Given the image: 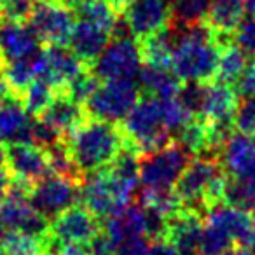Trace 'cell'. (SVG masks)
Instances as JSON below:
<instances>
[{
	"label": "cell",
	"instance_id": "6da1fadb",
	"mask_svg": "<svg viewBox=\"0 0 255 255\" xmlns=\"http://www.w3.org/2000/svg\"><path fill=\"white\" fill-rule=\"evenodd\" d=\"M63 147L79 177L96 173L112 164L124 147L119 124L86 117L63 138Z\"/></svg>",
	"mask_w": 255,
	"mask_h": 255
},
{
	"label": "cell",
	"instance_id": "7a4b0ae2",
	"mask_svg": "<svg viewBox=\"0 0 255 255\" xmlns=\"http://www.w3.org/2000/svg\"><path fill=\"white\" fill-rule=\"evenodd\" d=\"M171 70L182 82H212L215 79L220 40L205 21L189 26H173ZM229 40V39H227Z\"/></svg>",
	"mask_w": 255,
	"mask_h": 255
},
{
	"label": "cell",
	"instance_id": "3957f363",
	"mask_svg": "<svg viewBox=\"0 0 255 255\" xmlns=\"http://www.w3.org/2000/svg\"><path fill=\"white\" fill-rule=\"evenodd\" d=\"M119 128L124 136V145L131 147L140 156L163 149L173 140V135L163 124L159 100L150 95L136 100L131 110L121 121Z\"/></svg>",
	"mask_w": 255,
	"mask_h": 255
},
{
	"label": "cell",
	"instance_id": "277c9868",
	"mask_svg": "<svg viewBox=\"0 0 255 255\" xmlns=\"http://www.w3.org/2000/svg\"><path fill=\"white\" fill-rule=\"evenodd\" d=\"M191 161V156L171 140L163 149L140 156L138 184L142 191H170Z\"/></svg>",
	"mask_w": 255,
	"mask_h": 255
},
{
	"label": "cell",
	"instance_id": "5b68a950",
	"mask_svg": "<svg viewBox=\"0 0 255 255\" xmlns=\"http://www.w3.org/2000/svg\"><path fill=\"white\" fill-rule=\"evenodd\" d=\"M133 192L135 191L128 189L110 177L105 170H102L82 178L79 201H82V206L96 219H109L110 215L129 205Z\"/></svg>",
	"mask_w": 255,
	"mask_h": 255
},
{
	"label": "cell",
	"instance_id": "8992f818",
	"mask_svg": "<svg viewBox=\"0 0 255 255\" xmlns=\"http://www.w3.org/2000/svg\"><path fill=\"white\" fill-rule=\"evenodd\" d=\"M140 98V91L133 81H103L84 103L89 119L121 123Z\"/></svg>",
	"mask_w": 255,
	"mask_h": 255
},
{
	"label": "cell",
	"instance_id": "52a82bcc",
	"mask_svg": "<svg viewBox=\"0 0 255 255\" xmlns=\"http://www.w3.org/2000/svg\"><path fill=\"white\" fill-rule=\"evenodd\" d=\"M142 67V54L135 39L129 35L112 37L107 47L93 61V74L98 81H133Z\"/></svg>",
	"mask_w": 255,
	"mask_h": 255
},
{
	"label": "cell",
	"instance_id": "ba28073f",
	"mask_svg": "<svg viewBox=\"0 0 255 255\" xmlns=\"http://www.w3.org/2000/svg\"><path fill=\"white\" fill-rule=\"evenodd\" d=\"M224 173L215 154H201L187 163L184 171L173 185V192L177 194L182 208L194 210L203 215V199L208 191L210 184Z\"/></svg>",
	"mask_w": 255,
	"mask_h": 255
},
{
	"label": "cell",
	"instance_id": "9c48e42d",
	"mask_svg": "<svg viewBox=\"0 0 255 255\" xmlns=\"http://www.w3.org/2000/svg\"><path fill=\"white\" fill-rule=\"evenodd\" d=\"M28 191V187L11 180L7 196L0 203V227L4 231H19L44 240L49 233L51 220L30 205Z\"/></svg>",
	"mask_w": 255,
	"mask_h": 255
},
{
	"label": "cell",
	"instance_id": "30bf717a",
	"mask_svg": "<svg viewBox=\"0 0 255 255\" xmlns=\"http://www.w3.org/2000/svg\"><path fill=\"white\" fill-rule=\"evenodd\" d=\"M81 182L74 177L47 173L30 187L28 201L40 215L51 220L79 201Z\"/></svg>",
	"mask_w": 255,
	"mask_h": 255
},
{
	"label": "cell",
	"instance_id": "8fae6325",
	"mask_svg": "<svg viewBox=\"0 0 255 255\" xmlns=\"http://www.w3.org/2000/svg\"><path fill=\"white\" fill-rule=\"evenodd\" d=\"M74 23L72 9L58 0H37L28 18L32 32L47 46H67Z\"/></svg>",
	"mask_w": 255,
	"mask_h": 255
},
{
	"label": "cell",
	"instance_id": "7c38bea8",
	"mask_svg": "<svg viewBox=\"0 0 255 255\" xmlns=\"http://www.w3.org/2000/svg\"><path fill=\"white\" fill-rule=\"evenodd\" d=\"M35 79L47 82L54 91H63L65 86L81 74L84 65L67 46H47L32 56Z\"/></svg>",
	"mask_w": 255,
	"mask_h": 255
},
{
	"label": "cell",
	"instance_id": "4fadbf2b",
	"mask_svg": "<svg viewBox=\"0 0 255 255\" xmlns=\"http://www.w3.org/2000/svg\"><path fill=\"white\" fill-rule=\"evenodd\" d=\"M5 170L12 182L30 189L51 173L47 150L35 143H9L5 145Z\"/></svg>",
	"mask_w": 255,
	"mask_h": 255
},
{
	"label": "cell",
	"instance_id": "5bb4252c",
	"mask_svg": "<svg viewBox=\"0 0 255 255\" xmlns=\"http://www.w3.org/2000/svg\"><path fill=\"white\" fill-rule=\"evenodd\" d=\"M100 222L82 205H72L58 213L49 222L47 236L61 245H81L84 247L91 238L100 233Z\"/></svg>",
	"mask_w": 255,
	"mask_h": 255
},
{
	"label": "cell",
	"instance_id": "9a60e30c",
	"mask_svg": "<svg viewBox=\"0 0 255 255\" xmlns=\"http://www.w3.org/2000/svg\"><path fill=\"white\" fill-rule=\"evenodd\" d=\"M123 23L131 39L143 40L170 26L171 9L164 0H133L123 11Z\"/></svg>",
	"mask_w": 255,
	"mask_h": 255
},
{
	"label": "cell",
	"instance_id": "2e32d148",
	"mask_svg": "<svg viewBox=\"0 0 255 255\" xmlns=\"http://www.w3.org/2000/svg\"><path fill=\"white\" fill-rule=\"evenodd\" d=\"M203 220L220 227L231 238L234 247L250 248L255 241V213L252 210L220 203L206 210Z\"/></svg>",
	"mask_w": 255,
	"mask_h": 255
},
{
	"label": "cell",
	"instance_id": "e0dca14e",
	"mask_svg": "<svg viewBox=\"0 0 255 255\" xmlns=\"http://www.w3.org/2000/svg\"><path fill=\"white\" fill-rule=\"evenodd\" d=\"M203 231V215L194 210L182 208L166 220L164 240L180 255H199V238Z\"/></svg>",
	"mask_w": 255,
	"mask_h": 255
},
{
	"label": "cell",
	"instance_id": "ac0fdd59",
	"mask_svg": "<svg viewBox=\"0 0 255 255\" xmlns=\"http://www.w3.org/2000/svg\"><path fill=\"white\" fill-rule=\"evenodd\" d=\"M224 173L241 178L255 173V136L234 131L217 154Z\"/></svg>",
	"mask_w": 255,
	"mask_h": 255
},
{
	"label": "cell",
	"instance_id": "d6986e66",
	"mask_svg": "<svg viewBox=\"0 0 255 255\" xmlns=\"http://www.w3.org/2000/svg\"><path fill=\"white\" fill-rule=\"evenodd\" d=\"M238 103L240 96L234 86L220 81L206 82L199 112L194 117H199L205 123H233Z\"/></svg>",
	"mask_w": 255,
	"mask_h": 255
},
{
	"label": "cell",
	"instance_id": "ffe728a7",
	"mask_svg": "<svg viewBox=\"0 0 255 255\" xmlns=\"http://www.w3.org/2000/svg\"><path fill=\"white\" fill-rule=\"evenodd\" d=\"M32 121L18 96L0 103V145L32 143Z\"/></svg>",
	"mask_w": 255,
	"mask_h": 255
},
{
	"label": "cell",
	"instance_id": "44dd1931",
	"mask_svg": "<svg viewBox=\"0 0 255 255\" xmlns=\"http://www.w3.org/2000/svg\"><path fill=\"white\" fill-rule=\"evenodd\" d=\"M39 51V39L28 25L0 19V56L2 61L30 58Z\"/></svg>",
	"mask_w": 255,
	"mask_h": 255
},
{
	"label": "cell",
	"instance_id": "7402d4cb",
	"mask_svg": "<svg viewBox=\"0 0 255 255\" xmlns=\"http://www.w3.org/2000/svg\"><path fill=\"white\" fill-rule=\"evenodd\" d=\"M110 39L112 37H110L109 32L79 19L77 23H74L67 46L82 63L91 67L93 61L102 54V51L110 42Z\"/></svg>",
	"mask_w": 255,
	"mask_h": 255
},
{
	"label": "cell",
	"instance_id": "603a6c76",
	"mask_svg": "<svg viewBox=\"0 0 255 255\" xmlns=\"http://www.w3.org/2000/svg\"><path fill=\"white\" fill-rule=\"evenodd\" d=\"M86 117L88 116L84 112V107L68 98L65 95V91H56V95H54L53 102L49 103V107L39 117H35V119L42 121L44 124L53 128L58 135L65 138Z\"/></svg>",
	"mask_w": 255,
	"mask_h": 255
},
{
	"label": "cell",
	"instance_id": "cb8c5ba5",
	"mask_svg": "<svg viewBox=\"0 0 255 255\" xmlns=\"http://www.w3.org/2000/svg\"><path fill=\"white\" fill-rule=\"evenodd\" d=\"M103 229H105L103 233L114 241V245L128 238L145 236V210L140 203H135V205L129 203L123 210L105 219Z\"/></svg>",
	"mask_w": 255,
	"mask_h": 255
},
{
	"label": "cell",
	"instance_id": "d4e9b609",
	"mask_svg": "<svg viewBox=\"0 0 255 255\" xmlns=\"http://www.w3.org/2000/svg\"><path fill=\"white\" fill-rule=\"evenodd\" d=\"M243 0H210L205 23L219 39H231L245 18Z\"/></svg>",
	"mask_w": 255,
	"mask_h": 255
},
{
	"label": "cell",
	"instance_id": "484cf974",
	"mask_svg": "<svg viewBox=\"0 0 255 255\" xmlns=\"http://www.w3.org/2000/svg\"><path fill=\"white\" fill-rule=\"evenodd\" d=\"M138 81L145 95H150L157 100L175 98L182 88V81L173 74L171 68L152 67V65L140 67Z\"/></svg>",
	"mask_w": 255,
	"mask_h": 255
},
{
	"label": "cell",
	"instance_id": "4316f807",
	"mask_svg": "<svg viewBox=\"0 0 255 255\" xmlns=\"http://www.w3.org/2000/svg\"><path fill=\"white\" fill-rule=\"evenodd\" d=\"M143 65L171 68V53H173V30L171 26L159 30L145 37L138 44Z\"/></svg>",
	"mask_w": 255,
	"mask_h": 255
},
{
	"label": "cell",
	"instance_id": "83f0119b",
	"mask_svg": "<svg viewBox=\"0 0 255 255\" xmlns=\"http://www.w3.org/2000/svg\"><path fill=\"white\" fill-rule=\"evenodd\" d=\"M250 65L248 56L233 42V39L226 40L220 46L219 61H217V72L213 81L226 82V84L234 86L238 79L243 75L247 67Z\"/></svg>",
	"mask_w": 255,
	"mask_h": 255
},
{
	"label": "cell",
	"instance_id": "f1b7e54d",
	"mask_svg": "<svg viewBox=\"0 0 255 255\" xmlns=\"http://www.w3.org/2000/svg\"><path fill=\"white\" fill-rule=\"evenodd\" d=\"M175 142L189 154V156H201L210 154L208 149V124L199 117L192 116L184 126L178 129Z\"/></svg>",
	"mask_w": 255,
	"mask_h": 255
},
{
	"label": "cell",
	"instance_id": "f546056e",
	"mask_svg": "<svg viewBox=\"0 0 255 255\" xmlns=\"http://www.w3.org/2000/svg\"><path fill=\"white\" fill-rule=\"evenodd\" d=\"M75 11H77L79 19L105 30V32L110 33V37L119 25V12L107 0H89L86 4L79 5Z\"/></svg>",
	"mask_w": 255,
	"mask_h": 255
},
{
	"label": "cell",
	"instance_id": "4dcf8cb0",
	"mask_svg": "<svg viewBox=\"0 0 255 255\" xmlns=\"http://www.w3.org/2000/svg\"><path fill=\"white\" fill-rule=\"evenodd\" d=\"M0 75L4 77L5 84L9 86L14 96H21L23 91L30 86V82L35 81V68H33L32 56L21 58V60L2 61Z\"/></svg>",
	"mask_w": 255,
	"mask_h": 255
},
{
	"label": "cell",
	"instance_id": "1f68e13d",
	"mask_svg": "<svg viewBox=\"0 0 255 255\" xmlns=\"http://www.w3.org/2000/svg\"><path fill=\"white\" fill-rule=\"evenodd\" d=\"M0 255H44V240L19 231H4Z\"/></svg>",
	"mask_w": 255,
	"mask_h": 255
},
{
	"label": "cell",
	"instance_id": "d6a6232c",
	"mask_svg": "<svg viewBox=\"0 0 255 255\" xmlns=\"http://www.w3.org/2000/svg\"><path fill=\"white\" fill-rule=\"evenodd\" d=\"M210 7V0H177L171 9V25L189 26L196 23H203L206 19V12Z\"/></svg>",
	"mask_w": 255,
	"mask_h": 255
},
{
	"label": "cell",
	"instance_id": "836d02e7",
	"mask_svg": "<svg viewBox=\"0 0 255 255\" xmlns=\"http://www.w3.org/2000/svg\"><path fill=\"white\" fill-rule=\"evenodd\" d=\"M54 95H56V91L47 82L37 79V81L30 82V86L19 96V100H21L23 107H25V110L30 116L39 117L49 107V103L53 102Z\"/></svg>",
	"mask_w": 255,
	"mask_h": 255
},
{
	"label": "cell",
	"instance_id": "e575fe53",
	"mask_svg": "<svg viewBox=\"0 0 255 255\" xmlns=\"http://www.w3.org/2000/svg\"><path fill=\"white\" fill-rule=\"evenodd\" d=\"M233 247L234 243L231 241V238L220 227L203 220V231H201V238H199V250H198L199 255H220Z\"/></svg>",
	"mask_w": 255,
	"mask_h": 255
},
{
	"label": "cell",
	"instance_id": "d590c367",
	"mask_svg": "<svg viewBox=\"0 0 255 255\" xmlns=\"http://www.w3.org/2000/svg\"><path fill=\"white\" fill-rule=\"evenodd\" d=\"M100 81L95 74L91 72V68H84L79 75H75L67 86H65V95L70 100H74L79 105H84L88 102V98L93 95L96 88H98Z\"/></svg>",
	"mask_w": 255,
	"mask_h": 255
},
{
	"label": "cell",
	"instance_id": "8d00e7d4",
	"mask_svg": "<svg viewBox=\"0 0 255 255\" xmlns=\"http://www.w3.org/2000/svg\"><path fill=\"white\" fill-rule=\"evenodd\" d=\"M159 107H161L163 124L170 133L178 131V129H180V128L192 117L191 114H189V110L184 107V103L180 102L178 96H175V98L159 100Z\"/></svg>",
	"mask_w": 255,
	"mask_h": 255
},
{
	"label": "cell",
	"instance_id": "74e56055",
	"mask_svg": "<svg viewBox=\"0 0 255 255\" xmlns=\"http://www.w3.org/2000/svg\"><path fill=\"white\" fill-rule=\"evenodd\" d=\"M234 131L255 136V95L243 96L240 100L233 119Z\"/></svg>",
	"mask_w": 255,
	"mask_h": 255
},
{
	"label": "cell",
	"instance_id": "f35d334b",
	"mask_svg": "<svg viewBox=\"0 0 255 255\" xmlns=\"http://www.w3.org/2000/svg\"><path fill=\"white\" fill-rule=\"evenodd\" d=\"M37 0H2L0 19L14 23H26Z\"/></svg>",
	"mask_w": 255,
	"mask_h": 255
},
{
	"label": "cell",
	"instance_id": "ab89813d",
	"mask_svg": "<svg viewBox=\"0 0 255 255\" xmlns=\"http://www.w3.org/2000/svg\"><path fill=\"white\" fill-rule=\"evenodd\" d=\"M231 39L247 56L255 58V16L243 18Z\"/></svg>",
	"mask_w": 255,
	"mask_h": 255
},
{
	"label": "cell",
	"instance_id": "60d3db41",
	"mask_svg": "<svg viewBox=\"0 0 255 255\" xmlns=\"http://www.w3.org/2000/svg\"><path fill=\"white\" fill-rule=\"evenodd\" d=\"M150 247V241L145 236L128 238L116 245L114 255H147Z\"/></svg>",
	"mask_w": 255,
	"mask_h": 255
},
{
	"label": "cell",
	"instance_id": "b9f144b4",
	"mask_svg": "<svg viewBox=\"0 0 255 255\" xmlns=\"http://www.w3.org/2000/svg\"><path fill=\"white\" fill-rule=\"evenodd\" d=\"M114 250H116V245L103 231H100L95 238H91L84 245L86 255H114Z\"/></svg>",
	"mask_w": 255,
	"mask_h": 255
},
{
	"label": "cell",
	"instance_id": "7bdbcfd3",
	"mask_svg": "<svg viewBox=\"0 0 255 255\" xmlns=\"http://www.w3.org/2000/svg\"><path fill=\"white\" fill-rule=\"evenodd\" d=\"M147 255H180V254H178V252L175 250L164 238H161V240L150 241V247H149Z\"/></svg>",
	"mask_w": 255,
	"mask_h": 255
},
{
	"label": "cell",
	"instance_id": "ee69618b",
	"mask_svg": "<svg viewBox=\"0 0 255 255\" xmlns=\"http://www.w3.org/2000/svg\"><path fill=\"white\" fill-rule=\"evenodd\" d=\"M11 96H14L11 93V89H9V86L5 84V81H4V77L0 75V103H4L5 100H9Z\"/></svg>",
	"mask_w": 255,
	"mask_h": 255
},
{
	"label": "cell",
	"instance_id": "f6af8a7d",
	"mask_svg": "<svg viewBox=\"0 0 255 255\" xmlns=\"http://www.w3.org/2000/svg\"><path fill=\"white\" fill-rule=\"evenodd\" d=\"M107 2H109V4L112 5V7L116 9L117 12H123L124 9L128 7V5L131 4L133 0H107Z\"/></svg>",
	"mask_w": 255,
	"mask_h": 255
},
{
	"label": "cell",
	"instance_id": "bcb514c9",
	"mask_svg": "<svg viewBox=\"0 0 255 255\" xmlns=\"http://www.w3.org/2000/svg\"><path fill=\"white\" fill-rule=\"evenodd\" d=\"M220 255H252V254H250V250H248V248L233 247V248H229V250L224 252V254H220Z\"/></svg>",
	"mask_w": 255,
	"mask_h": 255
},
{
	"label": "cell",
	"instance_id": "7dc6e473",
	"mask_svg": "<svg viewBox=\"0 0 255 255\" xmlns=\"http://www.w3.org/2000/svg\"><path fill=\"white\" fill-rule=\"evenodd\" d=\"M58 2H61L63 5H67L68 9H77L79 5L86 4V2H89V0H58Z\"/></svg>",
	"mask_w": 255,
	"mask_h": 255
},
{
	"label": "cell",
	"instance_id": "c3c4849f",
	"mask_svg": "<svg viewBox=\"0 0 255 255\" xmlns=\"http://www.w3.org/2000/svg\"><path fill=\"white\" fill-rule=\"evenodd\" d=\"M248 250H250V254H252V255H255V241L250 245V248H248Z\"/></svg>",
	"mask_w": 255,
	"mask_h": 255
},
{
	"label": "cell",
	"instance_id": "681fc988",
	"mask_svg": "<svg viewBox=\"0 0 255 255\" xmlns=\"http://www.w3.org/2000/svg\"><path fill=\"white\" fill-rule=\"evenodd\" d=\"M250 68H252V72H254V75H255V61H254V63H250Z\"/></svg>",
	"mask_w": 255,
	"mask_h": 255
},
{
	"label": "cell",
	"instance_id": "f907efd6",
	"mask_svg": "<svg viewBox=\"0 0 255 255\" xmlns=\"http://www.w3.org/2000/svg\"><path fill=\"white\" fill-rule=\"evenodd\" d=\"M2 236H4V229L0 227V241H2Z\"/></svg>",
	"mask_w": 255,
	"mask_h": 255
},
{
	"label": "cell",
	"instance_id": "816d5d0a",
	"mask_svg": "<svg viewBox=\"0 0 255 255\" xmlns=\"http://www.w3.org/2000/svg\"><path fill=\"white\" fill-rule=\"evenodd\" d=\"M164 2H177V0H164Z\"/></svg>",
	"mask_w": 255,
	"mask_h": 255
},
{
	"label": "cell",
	"instance_id": "f5cc1de1",
	"mask_svg": "<svg viewBox=\"0 0 255 255\" xmlns=\"http://www.w3.org/2000/svg\"><path fill=\"white\" fill-rule=\"evenodd\" d=\"M0 68H2V56H0Z\"/></svg>",
	"mask_w": 255,
	"mask_h": 255
},
{
	"label": "cell",
	"instance_id": "db71d44e",
	"mask_svg": "<svg viewBox=\"0 0 255 255\" xmlns=\"http://www.w3.org/2000/svg\"><path fill=\"white\" fill-rule=\"evenodd\" d=\"M0 4H2V0H0Z\"/></svg>",
	"mask_w": 255,
	"mask_h": 255
},
{
	"label": "cell",
	"instance_id": "11a10c76",
	"mask_svg": "<svg viewBox=\"0 0 255 255\" xmlns=\"http://www.w3.org/2000/svg\"><path fill=\"white\" fill-rule=\"evenodd\" d=\"M254 213H255V210H254Z\"/></svg>",
	"mask_w": 255,
	"mask_h": 255
}]
</instances>
